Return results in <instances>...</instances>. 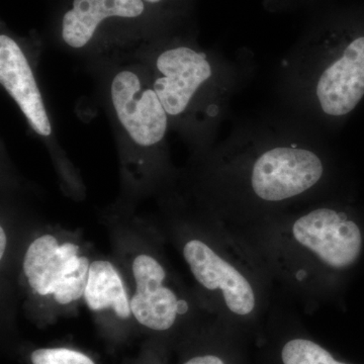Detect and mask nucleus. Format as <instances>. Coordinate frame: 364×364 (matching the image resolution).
I'll use <instances>...</instances> for the list:
<instances>
[{
  "label": "nucleus",
  "mask_w": 364,
  "mask_h": 364,
  "mask_svg": "<svg viewBox=\"0 0 364 364\" xmlns=\"http://www.w3.org/2000/svg\"><path fill=\"white\" fill-rule=\"evenodd\" d=\"M33 364H95L81 352L66 348H42L31 355Z\"/></svg>",
  "instance_id": "obj_13"
},
{
  "label": "nucleus",
  "mask_w": 364,
  "mask_h": 364,
  "mask_svg": "<svg viewBox=\"0 0 364 364\" xmlns=\"http://www.w3.org/2000/svg\"><path fill=\"white\" fill-rule=\"evenodd\" d=\"M144 11L143 0H74L62 21V38L67 45L78 49L88 44L107 18H138Z\"/></svg>",
  "instance_id": "obj_10"
},
{
  "label": "nucleus",
  "mask_w": 364,
  "mask_h": 364,
  "mask_svg": "<svg viewBox=\"0 0 364 364\" xmlns=\"http://www.w3.org/2000/svg\"><path fill=\"white\" fill-rule=\"evenodd\" d=\"M111 97L117 119L134 142L150 147L164 138L168 114L142 74L130 69L119 71L112 79Z\"/></svg>",
  "instance_id": "obj_5"
},
{
  "label": "nucleus",
  "mask_w": 364,
  "mask_h": 364,
  "mask_svg": "<svg viewBox=\"0 0 364 364\" xmlns=\"http://www.w3.org/2000/svg\"><path fill=\"white\" fill-rule=\"evenodd\" d=\"M184 364H225L221 358L215 355L196 356Z\"/></svg>",
  "instance_id": "obj_14"
},
{
  "label": "nucleus",
  "mask_w": 364,
  "mask_h": 364,
  "mask_svg": "<svg viewBox=\"0 0 364 364\" xmlns=\"http://www.w3.org/2000/svg\"><path fill=\"white\" fill-rule=\"evenodd\" d=\"M246 231L272 275L311 301L331 294V280L353 267L363 248L360 226L332 207L263 221Z\"/></svg>",
  "instance_id": "obj_1"
},
{
  "label": "nucleus",
  "mask_w": 364,
  "mask_h": 364,
  "mask_svg": "<svg viewBox=\"0 0 364 364\" xmlns=\"http://www.w3.org/2000/svg\"><path fill=\"white\" fill-rule=\"evenodd\" d=\"M85 298L91 311L112 309L119 318H128L131 316V299L116 267L109 261L91 263Z\"/></svg>",
  "instance_id": "obj_11"
},
{
  "label": "nucleus",
  "mask_w": 364,
  "mask_h": 364,
  "mask_svg": "<svg viewBox=\"0 0 364 364\" xmlns=\"http://www.w3.org/2000/svg\"><path fill=\"white\" fill-rule=\"evenodd\" d=\"M152 85L168 116L186 111L196 91L212 76V67L202 53L191 48H172L159 55Z\"/></svg>",
  "instance_id": "obj_7"
},
{
  "label": "nucleus",
  "mask_w": 364,
  "mask_h": 364,
  "mask_svg": "<svg viewBox=\"0 0 364 364\" xmlns=\"http://www.w3.org/2000/svg\"><path fill=\"white\" fill-rule=\"evenodd\" d=\"M316 92L329 116H345L355 109L364 95V36L352 40L342 56L323 72Z\"/></svg>",
  "instance_id": "obj_8"
},
{
  "label": "nucleus",
  "mask_w": 364,
  "mask_h": 364,
  "mask_svg": "<svg viewBox=\"0 0 364 364\" xmlns=\"http://www.w3.org/2000/svg\"><path fill=\"white\" fill-rule=\"evenodd\" d=\"M136 293L131 299V310L141 325L155 330L170 329L178 316L188 313V301L164 286L166 272L152 256L141 254L133 262Z\"/></svg>",
  "instance_id": "obj_6"
},
{
  "label": "nucleus",
  "mask_w": 364,
  "mask_h": 364,
  "mask_svg": "<svg viewBox=\"0 0 364 364\" xmlns=\"http://www.w3.org/2000/svg\"><path fill=\"white\" fill-rule=\"evenodd\" d=\"M284 364H346L333 358L329 351L312 340H289L282 350Z\"/></svg>",
  "instance_id": "obj_12"
},
{
  "label": "nucleus",
  "mask_w": 364,
  "mask_h": 364,
  "mask_svg": "<svg viewBox=\"0 0 364 364\" xmlns=\"http://www.w3.org/2000/svg\"><path fill=\"white\" fill-rule=\"evenodd\" d=\"M182 254L196 282L219 294L232 315L249 318L267 308V280L272 275L260 255L233 261L198 238L186 242Z\"/></svg>",
  "instance_id": "obj_2"
},
{
  "label": "nucleus",
  "mask_w": 364,
  "mask_h": 364,
  "mask_svg": "<svg viewBox=\"0 0 364 364\" xmlns=\"http://www.w3.org/2000/svg\"><path fill=\"white\" fill-rule=\"evenodd\" d=\"M75 244H60L52 235H43L28 246L23 272L28 286L40 296H52L60 305H69L85 296L90 260L78 254Z\"/></svg>",
  "instance_id": "obj_3"
},
{
  "label": "nucleus",
  "mask_w": 364,
  "mask_h": 364,
  "mask_svg": "<svg viewBox=\"0 0 364 364\" xmlns=\"http://www.w3.org/2000/svg\"><path fill=\"white\" fill-rule=\"evenodd\" d=\"M324 171L322 159L313 151L275 147L256 158L249 174V184L260 202L286 203L317 186Z\"/></svg>",
  "instance_id": "obj_4"
},
{
  "label": "nucleus",
  "mask_w": 364,
  "mask_h": 364,
  "mask_svg": "<svg viewBox=\"0 0 364 364\" xmlns=\"http://www.w3.org/2000/svg\"><path fill=\"white\" fill-rule=\"evenodd\" d=\"M143 1L149 2V4H155L161 2L162 0H143Z\"/></svg>",
  "instance_id": "obj_16"
},
{
  "label": "nucleus",
  "mask_w": 364,
  "mask_h": 364,
  "mask_svg": "<svg viewBox=\"0 0 364 364\" xmlns=\"http://www.w3.org/2000/svg\"><path fill=\"white\" fill-rule=\"evenodd\" d=\"M6 248V234L4 228H0V258H4Z\"/></svg>",
  "instance_id": "obj_15"
},
{
  "label": "nucleus",
  "mask_w": 364,
  "mask_h": 364,
  "mask_svg": "<svg viewBox=\"0 0 364 364\" xmlns=\"http://www.w3.org/2000/svg\"><path fill=\"white\" fill-rule=\"evenodd\" d=\"M0 82L33 131L43 136L51 135V123L30 63L18 43L6 35L0 36Z\"/></svg>",
  "instance_id": "obj_9"
}]
</instances>
